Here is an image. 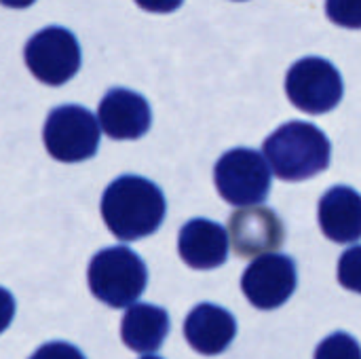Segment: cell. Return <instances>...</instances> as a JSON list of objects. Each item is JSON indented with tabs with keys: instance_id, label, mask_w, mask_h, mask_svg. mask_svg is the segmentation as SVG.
<instances>
[{
	"instance_id": "obj_1",
	"label": "cell",
	"mask_w": 361,
	"mask_h": 359,
	"mask_svg": "<svg viewBox=\"0 0 361 359\" xmlns=\"http://www.w3.org/2000/svg\"><path fill=\"white\" fill-rule=\"evenodd\" d=\"M163 190L142 176L116 178L102 197V218L121 241H137L152 235L165 220Z\"/></svg>"
},
{
	"instance_id": "obj_2",
	"label": "cell",
	"mask_w": 361,
	"mask_h": 359,
	"mask_svg": "<svg viewBox=\"0 0 361 359\" xmlns=\"http://www.w3.org/2000/svg\"><path fill=\"white\" fill-rule=\"evenodd\" d=\"M262 150L277 178L300 182L322 174L330 165L332 146L319 127L305 121H290L267 138Z\"/></svg>"
},
{
	"instance_id": "obj_3",
	"label": "cell",
	"mask_w": 361,
	"mask_h": 359,
	"mask_svg": "<svg viewBox=\"0 0 361 359\" xmlns=\"http://www.w3.org/2000/svg\"><path fill=\"white\" fill-rule=\"evenodd\" d=\"M91 294L112 307L125 309L133 305L146 290L148 269L144 260L125 245H114L97 252L87 269Z\"/></svg>"
},
{
	"instance_id": "obj_4",
	"label": "cell",
	"mask_w": 361,
	"mask_h": 359,
	"mask_svg": "<svg viewBox=\"0 0 361 359\" xmlns=\"http://www.w3.org/2000/svg\"><path fill=\"white\" fill-rule=\"evenodd\" d=\"M214 180L220 197L237 207L264 203L271 190L267 159L252 148H233L222 154L216 163Z\"/></svg>"
},
{
	"instance_id": "obj_5",
	"label": "cell",
	"mask_w": 361,
	"mask_h": 359,
	"mask_svg": "<svg viewBox=\"0 0 361 359\" xmlns=\"http://www.w3.org/2000/svg\"><path fill=\"white\" fill-rule=\"evenodd\" d=\"M42 138L53 159L61 163H80L97 152L99 125L87 108L66 104L49 112Z\"/></svg>"
},
{
	"instance_id": "obj_6",
	"label": "cell",
	"mask_w": 361,
	"mask_h": 359,
	"mask_svg": "<svg viewBox=\"0 0 361 359\" xmlns=\"http://www.w3.org/2000/svg\"><path fill=\"white\" fill-rule=\"evenodd\" d=\"M286 93L296 108L309 114H324L341 104L345 85L341 72L328 59L302 57L288 70Z\"/></svg>"
},
{
	"instance_id": "obj_7",
	"label": "cell",
	"mask_w": 361,
	"mask_h": 359,
	"mask_svg": "<svg viewBox=\"0 0 361 359\" xmlns=\"http://www.w3.org/2000/svg\"><path fill=\"white\" fill-rule=\"evenodd\" d=\"M23 59L30 72L44 85L59 87L80 68V44L76 36L59 25L36 32L25 49Z\"/></svg>"
},
{
	"instance_id": "obj_8",
	"label": "cell",
	"mask_w": 361,
	"mask_h": 359,
	"mask_svg": "<svg viewBox=\"0 0 361 359\" xmlns=\"http://www.w3.org/2000/svg\"><path fill=\"white\" fill-rule=\"evenodd\" d=\"M298 286L296 262L283 254H260L245 269L241 277V290L245 298L262 311L286 305Z\"/></svg>"
},
{
	"instance_id": "obj_9",
	"label": "cell",
	"mask_w": 361,
	"mask_h": 359,
	"mask_svg": "<svg viewBox=\"0 0 361 359\" xmlns=\"http://www.w3.org/2000/svg\"><path fill=\"white\" fill-rule=\"evenodd\" d=\"M286 241L283 220L264 205H245L228 220V243L241 258L277 252Z\"/></svg>"
},
{
	"instance_id": "obj_10",
	"label": "cell",
	"mask_w": 361,
	"mask_h": 359,
	"mask_svg": "<svg viewBox=\"0 0 361 359\" xmlns=\"http://www.w3.org/2000/svg\"><path fill=\"white\" fill-rule=\"evenodd\" d=\"M99 125L112 140H137L148 133L152 112L148 102L125 87L110 89L99 102Z\"/></svg>"
},
{
	"instance_id": "obj_11",
	"label": "cell",
	"mask_w": 361,
	"mask_h": 359,
	"mask_svg": "<svg viewBox=\"0 0 361 359\" xmlns=\"http://www.w3.org/2000/svg\"><path fill=\"white\" fill-rule=\"evenodd\" d=\"M228 233L218 222L195 218L186 222L178 237L180 258L197 271L218 269L228 258Z\"/></svg>"
},
{
	"instance_id": "obj_12",
	"label": "cell",
	"mask_w": 361,
	"mask_h": 359,
	"mask_svg": "<svg viewBox=\"0 0 361 359\" xmlns=\"http://www.w3.org/2000/svg\"><path fill=\"white\" fill-rule=\"evenodd\" d=\"M184 336L197 353L220 355L233 345L237 336V322L226 309L201 303L188 313L184 322Z\"/></svg>"
},
{
	"instance_id": "obj_13",
	"label": "cell",
	"mask_w": 361,
	"mask_h": 359,
	"mask_svg": "<svg viewBox=\"0 0 361 359\" xmlns=\"http://www.w3.org/2000/svg\"><path fill=\"white\" fill-rule=\"evenodd\" d=\"M319 226L336 243H353L361 235V199L351 186H334L319 201Z\"/></svg>"
},
{
	"instance_id": "obj_14",
	"label": "cell",
	"mask_w": 361,
	"mask_h": 359,
	"mask_svg": "<svg viewBox=\"0 0 361 359\" xmlns=\"http://www.w3.org/2000/svg\"><path fill=\"white\" fill-rule=\"evenodd\" d=\"M169 334V315L154 305H133L121 322V339L135 353L157 351Z\"/></svg>"
},
{
	"instance_id": "obj_15",
	"label": "cell",
	"mask_w": 361,
	"mask_h": 359,
	"mask_svg": "<svg viewBox=\"0 0 361 359\" xmlns=\"http://www.w3.org/2000/svg\"><path fill=\"white\" fill-rule=\"evenodd\" d=\"M315 359H361L360 345L351 334L334 332L319 343Z\"/></svg>"
},
{
	"instance_id": "obj_16",
	"label": "cell",
	"mask_w": 361,
	"mask_h": 359,
	"mask_svg": "<svg viewBox=\"0 0 361 359\" xmlns=\"http://www.w3.org/2000/svg\"><path fill=\"white\" fill-rule=\"evenodd\" d=\"M326 13L343 28L357 30L361 25V0H326Z\"/></svg>"
},
{
	"instance_id": "obj_17",
	"label": "cell",
	"mask_w": 361,
	"mask_h": 359,
	"mask_svg": "<svg viewBox=\"0 0 361 359\" xmlns=\"http://www.w3.org/2000/svg\"><path fill=\"white\" fill-rule=\"evenodd\" d=\"M360 248H351L343 258L338 267V279L345 288L357 292L360 290Z\"/></svg>"
},
{
	"instance_id": "obj_18",
	"label": "cell",
	"mask_w": 361,
	"mask_h": 359,
	"mask_svg": "<svg viewBox=\"0 0 361 359\" xmlns=\"http://www.w3.org/2000/svg\"><path fill=\"white\" fill-rule=\"evenodd\" d=\"M30 359H87L80 349H76L74 345L70 343H61V341H55V343H47L42 345L40 349L34 351V355Z\"/></svg>"
},
{
	"instance_id": "obj_19",
	"label": "cell",
	"mask_w": 361,
	"mask_h": 359,
	"mask_svg": "<svg viewBox=\"0 0 361 359\" xmlns=\"http://www.w3.org/2000/svg\"><path fill=\"white\" fill-rule=\"evenodd\" d=\"M15 315V298L8 290L0 288V334L11 326Z\"/></svg>"
},
{
	"instance_id": "obj_20",
	"label": "cell",
	"mask_w": 361,
	"mask_h": 359,
	"mask_svg": "<svg viewBox=\"0 0 361 359\" xmlns=\"http://www.w3.org/2000/svg\"><path fill=\"white\" fill-rule=\"evenodd\" d=\"M137 6H142L144 11H150V13H171L176 8L182 6L184 0H135Z\"/></svg>"
},
{
	"instance_id": "obj_21",
	"label": "cell",
	"mask_w": 361,
	"mask_h": 359,
	"mask_svg": "<svg viewBox=\"0 0 361 359\" xmlns=\"http://www.w3.org/2000/svg\"><path fill=\"white\" fill-rule=\"evenodd\" d=\"M36 0H0V4L4 6H11V8H25V6H32Z\"/></svg>"
},
{
	"instance_id": "obj_22",
	"label": "cell",
	"mask_w": 361,
	"mask_h": 359,
	"mask_svg": "<svg viewBox=\"0 0 361 359\" xmlns=\"http://www.w3.org/2000/svg\"><path fill=\"white\" fill-rule=\"evenodd\" d=\"M142 359H161V358H154V355H148V358H142Z\"/></svg>"
},
{
	"instance_id": "obj_23",
	"label": "cell",
	"mask_w": 361,
	"mask_h": 359,
	"mask_svg": "<svg viewBox=\"0 0 361 359\" xmlns=\"http://www.w3.org/2000/svg\"><path fill=\"white\" fill-rule=\"evenodd\" d=\"M237 2H243V0H237Z\"/></svg>"
}]
</instances>
